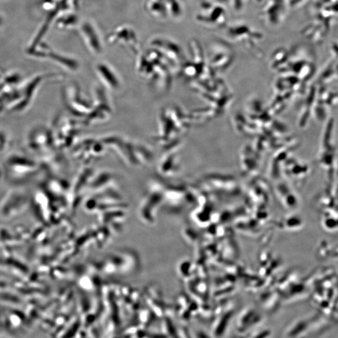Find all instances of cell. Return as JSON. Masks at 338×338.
I'll return each mask as SVG.
<instances>
[{"mask_svg": "<svg viewBox=\"0 0 338 338\" xmlns=\"http://www.w3.org/2000/svg\"><path fill=\"white\" fill-rule=\"evenodd\" d=\"M265 1H267V0H254L255 4H256L257 5H260V6H261Z\"/></svg>", "mask_w": 338, "mask_h": 338, "instance_id": "obj_6", "label": "cell"}, {"mask_svg": "<svg viewBox=\"0 0 338 338\" xmlns=\"http://www.w3.org/2000/svg\"><path fill=\"white\" fill-rule=\"evenodd\" d=\"M83 34L84 35L85 39L87 41V43L91 46V49L95 53L101 52L100 50V43L98 34L91 27V25L85 23L82 27Z\"/></svg>", "mask_w": 338, "mask_h": 338, "instance_id": "obj_4", "label": "cell"}, {"mask_svg": "<svg viewBox=\"0 0 338 338\" xmlns=\"http://www.w3.org/2000/svg\"><path fill=\"white\" fill-rule=\"evenodd\" d=\"M226 6L220 4L201 2L196 18L199 23L210 29L226 27L228 21Z\"/></svg>", "mask_w": 338, "mask_h": 338, "instance_id": "obj_1", "label": "cell"}, {"mask_svg": "<svg viewBox=\"0 0 338 338\" xmlns=\"http://www.w3.org/2000/svg\"><path fill=\"white\" fill-rule=\"evenodd\" d=\"M248 0H227L228 5L234 12L237 13L242 12Z\"/></svg>", "mask_w": 338, "mask_h": 338, "instance_id": "obj_5", "label": "cell"}, {"mask_svg": "<svg viewBox=\"0 0 338 338\" xmlns=\"http://www.w3.org/2000/svg\"><path fill=\"white\" fill-rule=\"evenodd\" d=\"M284 5L283 0H267L260 6V18L267 26H279L284 18Z\"/></svg>", "mask_w": 338, "mask_h": 338, "instance_id": "obj_3", "label": "cell"}, {"mask_svg": "<svg viewBox=\"0 0 338 338\" xmlns=\"http://www.w3.org/2000/svg\"><path fill=\"white\" fill-rule=\"evenodd\" d=\"M226 36L229 40L247 47H254L262 38L261 33L249 25L240 22L232 23L227 28Z\"/></svg>", "mask_w": 338, "mask_h": 338, "instance_id": "obj_2", "label": "cell"}]
</instances>
